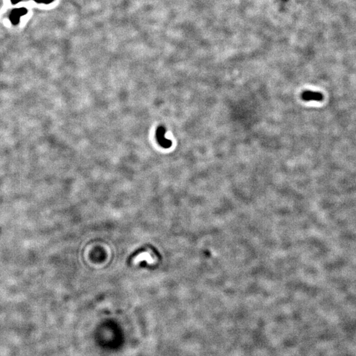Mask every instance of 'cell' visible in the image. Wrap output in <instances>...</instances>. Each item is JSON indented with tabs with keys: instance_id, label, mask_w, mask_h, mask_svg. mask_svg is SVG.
Listing matches in <instances>:
<instances>
[{
	"instance_id": "obj_1",
	"label": "cell",
	"mask_w": 356,
	"mask_h": 356,
	"mask_svg": "<svg viewBox=\"0 0 356 356\" xmlns=\"http://www.w3.org/2000/svg\"><path fill=\"white\" fill-rule=\"evenodd\" d=\"M165 133H166L165 128L162 126H160L159 127H158L157 131H156V136L160 145L165 148V149H168L171 146V141L165 137Z\"/></svg>"
},
{
	"instance_id": "obj_4",
	"label": "cell",
	"mask_w": 356,
	"mask_h": 356,
	"mask_svg": "<svg viewBox=\"0 0 356 356\" xmlns=\"http://www.w3.org/2000/svg\"><path fill=\"white\" fill-rule=\"evenodd\" d=\"M53 1V0H42V3H46V4H48L51 3Z\"/></svg>"
},
{
	"instance_id": "obj_5",
	"label": "cell",
	"mask_w": 356,
	"mask_h": 356,
	"mask_svg": "<svg viewBox=\"0 0 356 356\" xmlns=\"http://www.w3.org/2000/svg\"><path fill=\"white\" fill-rule=\"evenodd\" d=\"M11 2L13 4H15V3H18L19 2L21 1L22 0H11Z\"/></svg>"
},
{
	"instance_id": "obj_6",
	"label": "cell",
	"mask_w": 356,
	"mask_h": 356,
	"mask_svg": "<svg viewBox=\"0 0 356 356\" xmlns=\"http://www.w3.org/2000/svg\"><path fill=\"white\" fill-rule=\"evenodd\" d=\"M34 1L37 2V3H42V0H34Z\"/></svg>"
},
{
	"instance_id": "obj_2",
	"label": "cell",
	"mask_w": 356,
	"mask_h": 356,
	"mask_svg": "<svg viewBox=\"0 0 356 356\" xmlns=\"http://www.w3.org/2000/svg\"><path fill=\"white\" fill-rule=\"evenodd\" d=\"M301 98L304 101H322L324 98L323 94L319 92L305 91L301 94Z\"/></svg>"
},
{
	"instance_id": "obj_3",
	"label": "cell",
	"mask_w": 356,
	"mask_h": 356,
	"mask_svg": "<svg viewBox=\"0 0 356 356\" xmlns=\"http://www.w3.org/2000/svg\"><path fill=\"white\" fill-rule=\"evenodd\" d=\"M27 13V10L24 8L16 9L13 10L11 13L10 14V20L13 25L18 24L20 17Z\"/></svg>"
}]
</instances>
